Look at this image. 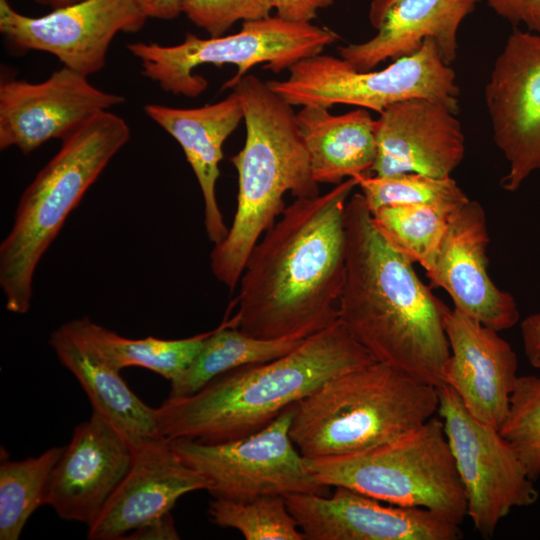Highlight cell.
<instances>
[{
    "mask_svg": "<svg viewBox=\"0 0 540 540\" xmlns=\"http://www.w3.org/2000/svg\"><path fill=\"white\" fill-rule=\"evenodd\" d=\"M36 4L46 6L53 9L61 8L67 5H71L74 3H77L81 0H29Z\"/></svg>",
    "mask_w": 540,
    "mask_h": 540,
    "instance_id": "38",
    "label": "cell"
},
{
    "mask_svg": "<svg viewBox=\"0 0 540 540\" xmlns=\"http://www.w3.org/2000/svg\"><path fill=\"white\" fill-rule=\"evenodd\" d=\"M63 451L64 447H52L36 457L1 461V540L19 539L30 516L44 505L48 478Z\"/></svg>",
    "mask_w": 540,
    "mask_h": 540,
    "instance_id": "28",
    "label": "cell"
},
{
    "mask_svg": "<svg viewBox=\"0 0 540 540\" xmlns=\"http://www.w3.org/2000/svg\"><path fill=\"white\" fill-rule=\"evenodd\" d=\"M124 539H179L171 513L154 519L130 532Z\"/></svg>",
    "mask_w": 540,
    "mask_h": 540,
    "instance_id": "35",
    "label": "cell"
},
{
    "mask_svg": "<svg viewBox=\"0 0 540 540\" xmlns=\"http://www.w3.org/2000/svg\"><path fill=\"white\" fill-rule=\"evenodd\" d=\"M297 403L246 437L217 443L169 440L177 456L200 474L213 498L250 501L296 493L326 495L290 437Z\"/></svg>",
    "mask_w": 540,
    "mask_h": 540,
    "instance_id": "10",
    "label": "cell"
},
{
    "mask_svg": "<svg viewBox=\"0 0 540 540\" xmlns=\"http://www.w3.org/2000/svg\"><path fill=\"white\" fill-rule=\"evenodd\" d=\"M125 101L92 85L68 67L46 80L4 81L0 85V149L29 154L45 142L61 140L99 112Z\"/></svg>",
    "mask_w": 540,
    "mask_h": 540,
    "instance_id": "14",
    "label": "cell"
},
{
    "mask_svg": "<svg viewBox=\"0 0 540 540\" xmlns=\"http://www.w3.org/2000/svg\"><path fill=\"white\" fill-rule=\"evenodd\" d=\"M49 343L61 364L80 383L92 410L106 418L133 446L144 439L161 436L156 408L138 398L118 370L64 325L51 334Z\"/></svg>",
    "mask_w": 540,
    "mask_h": 540,
    "instance_id": "23",
    "label": "cell"
},
{
    "mask_svg": "<svg viewBox=\"0 0 540 540\" xmlns=\"http://www.w3.org/2000/svg\"><path fill=\"white\" fill-rule=\"evenodd\" d=\"M232 89L246 125L244 146L231 158L238 174L237 208L226 237L210 254L213 275L230 291L252 249L286 208L284 195H319L293 106L255 75H244Z\"/></svg>",
    "mask_w": 540,
    "mask_h": 540,
    "instance_id": "4",
    "label": "cell"
},
{
    "mask_svg": "<svg viewBox=\"0 0 540 540\" xmlns=\"http://www.w3.org/2000/svg\"><path fill=\"white\" fill-rule=\"evenodd\" d=\"M377 176L418 173L450 177L465 155V137L456 113L426 98L386 107L374 121Z\"/></svg>",
    "mask_w": 540,
    "mask_h": 540,
    "instance_id": "18",
    "label": "cell"
},
{
    "mask_svg": "<svg viewBox=\"0 0 540 540\" xmlns=\"http://www.w3.org/2000/svg\"><path fill=\"white\" fill-rule=\"evenodd\" d=\"M457 211L429 204H400L370 212L385 239L427 273L434 265L450 220Z\"/></svg>",
    "mask_w": 540,
    "mask_h": 540,
    "instance_id": "27",
    "label": "cell"
},
{
    "mask_svg": "<svg viewBox=\"0 0 540 540\" xmlns=\"http://www.w3.org/2000/svg\"><path fill=\"white\" fill-rule=\"evenodd\" d=\"M484 96L494 142L508 163L500 184L513 192L540 170V34L514 28Z\"/></svg>",
    "mask_w": 540,
    "mask_h": 540,
    "instance_id": "13",
    "label": "cell"
},
{
    "mask_svg": "<svg viewBox=\"0 0 540 540\" xmlns=\"http://www.w3.org/2000/svg\"><path fill=\"white\" fill-rule=\"evenodd\" d=\"M488 244L485 211L470 199L451 218L426 276L431 288L448 293L454 309L499 332L515 326L520 314L514 297L489 276Z\"/></svg>",
    "mask_w": 540,
    "mask_h": 540,
    "instance_id": "17",
    "label": "cell"
},
{
    "mask_svg": "<svg viewBox=\"0 0 540 540\" xmlns=\"http://www.w3.org/2000/svg\"><path fill=\"white\" fill-rule=\"evenodd\" d=\"M438 388L382 363L336 376L297 403L290 437L305 458L390 442L438 410Z\"/></svg>",
    "mask_w": 540,
    "mask_h": 540,
    "instance_id": "6",
    "label": "cell"
},
{
    "mask_svg": "<svg viewBox=\"0 0 540 540\" xmlns=\"http://www.w3.org/2000/svg\"><path fill=\"white\" fill-rule=\"evenodd\" d=\"M307 540H457L459 525L419 507L383 502L345 487L331 496H284Z\"/></svg>",
    "mask_w": 540,
    "mask_h": 540,
    "instance_id": "15",
    "label": "cell"
},
{
    "mask_svg": "<svg viewBox=\"0 0 540 540\" xmlns=\"http://www.w3.org/2000/svg\"><path fill=\"white\" fill-rule=\"evenodd\" d=\"M234 315L205 339L194 360L170 381L169 397L189 396L232 369L269 362L296 348L305 338H259L241 331Z\"/></svg>",
    "mask_w": 540,
    "mask_h": 540,
    "instance_id": "25",
    "label": "cell"
},
{
    "mask_svg": "<svg viewBox=\"0 0 540 540\" xmlns=\"http://www.w3.org/2000/svg\"><path fill=\"white\" fill-rule=\"evenodd\" d=\"M520 328L524 354L533 367L540 369V312L525 317Z\"/></svg>",
    "mask_w": 540,
    "mask_h": 540,
    "instance_id": "36",
    "label": "cell"
},
{
    "mask_svg": "<svg viewBox=\"0 0 540 540\" xmlns=\"http://www.w3.org/2000/svg\"><path fill=\"white\" fill-rule=\"evenodd\" d=\"M450 354L443 379L478 420L500 429L518 379L512 346L498 331L456 309L446 316Z\"/></svg>",
    "mask_w": 540,
    "mask_h": 540,
    "instance_id": "19",
    "label": "cell"
},
{
    "mask_svg": "<svg viewBox=\"0 0 540 540\" xmlns=\"http://www.w3.org/2000/svg\"><path fill=\"white\" fill-rule=\"evenodd\" d=\"M487 6L499 17L515 27L540 34V0H485Z\"/></svg>",
    "mask_w": 540,
    "mask_h": 540,
    "instance_id": "33",
    "label": "cell"
},
{
    "mask_svg": "<svg viewBox=\"0 0 540 540\" xmlns=\"http://www.w3.org/2000/svg\"><path fill=\"white\" fill-rule=\"evenodd\" d=\"M147 18L134 0H81L39 17L23 15L0 0V32L12 48L52 54L85 76L105 66L119 32L139 31Z\"/></svg>",
    "mask_w": 540,
    "mask_h": 540,
    "instance_id": "12",
    "label": "cell"
},
{
    "mask_svg": "<svg viewBox=\"0 0 540 540\" xmlns=\"http://www.w3.org/2000/svg\"><path fill=\"white\" fill-rule=\"evenodd\" d=\"M499 431L535 482L540 477V377L518 376L507 417Z\"/></svg>",
    "mask_w": 540,
    "mask_h": 540,
    "instance_id": "31",
    "label": "cell"
},
{
    "mask_svg": "<svg viewBox=\"0 0 540 540\" xmlns=\"http://www.w3.org/2000/svg\"><path fill=\"white\" fill-rule=\"evenodd\" d=\"M208 514L215 525L238 530L246 540H306L283 496L250 501L214 498Z\"/></svg>",
    "mask_w": 540,
    "mask_h": 540,
    "instance_id": "30",
    "label": "cell"
},
{
    "mask_svg": "<svg viewBox=\"0 0 540 540\" xmlns=\"http://www.w3.org/2000/svg\"><path fill=\"white\" fill-rule=\"evenodd\" d=\"M270 0H183L182 13L211 37L222 36L239 20L270 16Z\"/></svg>",
    "mask_w": 540,
    "mask_h": 540,
    "instance_id": "32",
    "label": "cell"
},
{
    "mask_svg": "<svg viewBox=\"0 0 540 540\" xmlns=\"http://www.w3.org/2000/svg\"><path fill=\"white\" fill-rule=\"evenodd\" d=\"M306 462L325 487H345L389 504L425 508L457 525L467 516L464 488L441 418L431 417L385 444Z\"/></svg>",
    "mask_w": 540,
    "mask_h": 540,
    "instance_id": "7",
    "label": "cell"
},
{
    "mask_svg": "<svg viewBox=\"0 0 540 540\" xmlns=\"http://www.w3.org/2000/svg\"><path fill=\"white\" fill-rule=\"evenodd\" d=\"M356 177L296 198L252 249L239 281L238 328L306 338L338 320L347 257L346 206Z\"/></svg>",
    "mask_w": 540,
    "mask_h": 540,
    "instance_id": "1",
    "label": "cell"
},
{
    "mask_svg": "<svg viewBox=\"0 0 540 540\" xmlns=\"http://www.w3.org/2000/svg\"><path fill=\"white\" fill-rule=\"evenodd\" d=\"M285 80L267 82L292 106L353 105L379 114L389 105L426 98L459 112L456 74L431 38L415 53L392 61L381 70L358 71L343 58L313 55L296 62Z\"/></svg>",
    "mask_w": 540,
    "mask_h": 540,
    "instance_id": "9",
    "label": "cell"
},
{
    "mask_svg": "<svg viewBox=\"0 0 540 540\" xmlns=\"http://www.w3.org/2000/svg\"><path fill=\"white\" fill-rule=\"evenodd\" d=\"M356 178L370 211L400 204H429L459 210L470 200L451 176L435 178L418 173H400L389 176L365 174Z\"/></svg>",
    "mask_w": 540,
    "mask_h": 540,
    "instance_id": "29",
    "label": "cell"
},
{
    "mask_svg": "<svg viewBox=\"0 0 540 540\" xmlns=\"http://www.w3.org/2000/svg\"><path fill=\"white\" fill-rule=\"evenodd\" d=\"M63 325L116 370L139 366L169 381L175 379L194 360L211 332L174 340L154 337L131 339L86 317Z\"/></svg>",
    "mask_w": 540,
    "mask_h": 540,
    "instance_id": "26",
    "label": "cell"
},
{
    "mask_svg": "<svg viewBox=\"0 0 540 540\" xmlns=\"http://www.w3.org/2000/svg\"><path fill=\"white\" fill-rule=\"evenodd\" d=\"M374 362L337 320L279 358L222 373L189 396L168 397L156 408L159 433L204 443L240 439L328 380Z\"/></svg>",
    "mask_w": 540,
    "mask_h": 540,
    "instance_id": "3",
    "label": "cell"
},
{
    "mask_svg": "<svg viewBox=\"0 0 540 540\" xmlns=\"http://www.w3.org/2000/svg\"><path fill=\"white\" fill-rule=\"evenodd\" d=\"M148 18L171 20L182 13L183 0H134Z\"/></svg>",
    "mask_w": 540,
    "mask_h": 540,
    "instance_id": "37",
    "label": "cell"
},
{
    "mask_svg": "<svg viewBox=\"0 0 540 540\" xmlns=\"http://www.w3.org/2000/svg\"><path fill=\"white\" fill-rule=\"evenodd\" d=\"M334 0H270L277 16L293 21L311 23L317 12L333 4Z\"/></svg>",
    "mask_w": 540,
    "mask_h": 540,
    "instance_id": "34",
    "label": "cell"
},
{
    "mask_svg": "<svg viewBox=\"0 0 540 540\" xmlns=\"http://www.w3.org/2000/svg\"><path fill=\"white\" fill-rule=\"evenodd\" d=\"M206 490V482L172 449L153 437L134 446L131 467L105 507L88 526L90 540L124 539L138 527L170 513L183 495Z\"/></svg>",
    "mask_w": 540,
    "mask_h": 540,
    "instance_id": "20",
    "label": "cell"
},
{
    "mask_svg": "<svg viewBox=\"0 0 540 540\" xmlns=\"http://www.w3.org/2000/svg\"><path fill=\"white\" fill-rule=\"evenodd\" d=\"M126 121L99 112L62 139L59 151L20 197L13 225L0 244V286L6 309L24 314L37 265L111 159L128 142Z\"/></svg>",
    "mask_w": 540,
    "mask_h": 540,
    "instance_id": "5",
    "label": "cell"
},
{
    "mask_svg": "<svg viewBox=\"0 0 540 540\" xmlns=\"http://www.w3.org/2000/svg\"><path fill=\"white\" fill-rule=\"evenodd\" d=\"M134 446L99 412L77 425L47 481L44 505L90 526L127 472Z\"/></svg>",
    "mask_w": 540,
    "mask_h": 540,
    "instance_id": "16",
    "label": "cell"
},
{
    "mask_svg": "<svg viewBox=\"0 0 540 540\" xmlns=\"http://www.w3.org/2000/svg\"><path fill=\"white\" fill-rule=\"evenodd\" d=\"M479 0H373L369 19L377 33L371 39L338 47L340 57L358 71L411 55L427 38L435 41L443 61L457 59L458 30Z\"/></svg>",
    "mask_w": 540,
    "mask_h": 540,
    "instance_id": "21",
    "label": "cell"
},
{
    "mask_svg": "<svg viewBox=\"0 0 540 540\" xmlns=\"http://www.w3.org/2000/svg\"><path fill=\"white\" fill-rule=\"evenodd\" d=\"M339 35L326 27L293 22L277 15L244 21L242 29L227 36L202 39L187 33L182 43H129L127 48L141 62L142 73L166 92L196 97L208 82L193 73L203 64L237 66L236 74L223 88H232L259 63L275 73L289 69L301 59L320 54Z\"/></svg>",
    "mask_w": 540,
    "mask_h": 540,
    "instance_id": "8",
    "label": "cell"
},
{
    "mask_svg": "<svg viewBox=\"0 0 540 540\" xmlns=\"http://www.w3.org/2000/svg\"><path fill=\"white\" fill-rule=\"evenodd\" d=\"M438 410L464 488L467 516L491 538L512 509L534 504L539 493L499 429L474 417L448 385L438 388Z\"/></svg>",
    "mask_w": 540,
    "mask_h": 540,
    "instance_id": "11",
    "label": "cell"
},
{
    "mask_svg": "<svg viewBox=\"0 0 540 540\" xmlns=\"http://www.w3.org/2000/svg\"><path fill=\"white\" fill-rule=\"evenodd\" d=\"M314 180L339 184L371 172L376 157L374 119L368 109L333 115L328 108L303 106L296 113Z\"/></svg>",
    "mask_w": 540,
    "mask_h": 540,
    "instance_id": "24",
    "label": "cell"
},
{
    "mask_svg": "<svg viewBox=\"0 0 540 540\" xmlns=\"http://www.w3.org/2000/svg\"><path fill=\"white\" fill-rule=\"evenodd\" d=\"M147 116L181 146L199 183L204 202V226L208 239L220 243L228 228L216 199L223 144L244 118L243 107L233 91L225 99L197 108H172L148 104Z\"/></svg>",
    "mask_w": 540,
    "mask_h": 540,
    "instance_id": "22",
    "label": "cell"
},
{
    "mask_svg": "<svg viewBox=\"0 0 540 540\" xmlns=\"http://www.w3.org/2000/svg\"><path fill=\"white\" fill-rule=\"evenodd\" d=\"M346 236L338 320L375 362L442 387L450 308L377 229L361 193L347 202Z\"/></svg>",
    "mask_w": 540,
    "mask_h": 540,
    "instance_id": "2",
    "label": "cell"
}]
</instances>
